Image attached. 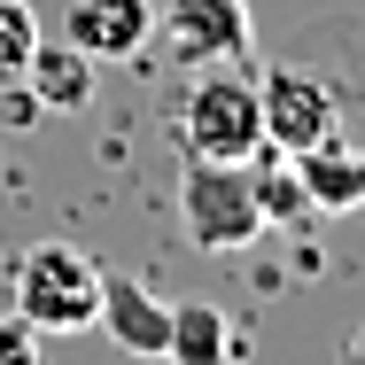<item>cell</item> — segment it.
Here are the masks:
<instances>
[{
	"label": "cell",
	"mask_w": 365,
	"mask_h": 365,
	"mask_svg": "<svg viewBox=\"0 0 365 365\" xmlns=\"http://www.w3.org/2000/svg\"><path fill=\"white\" fill-rule=\"evenodd\" d=\"M342 365H365V327L350 334V342H342Z\"/></svg>",
	"instance_id": "13"
},
{
	"label": "cell",
	"mask_w": 365,
	"mask_h": 365,
	"mask_svg": "<svg viewBox=\"0 0 365 365\" xmlns=\"http://www.w3.org/2000/svg\"><path fill=\"white\" fill-rule=\"evenodd\" d=\"M148 24H155V0H71L63 8V39L93 63H133L148 47Z\"/></svg>",
	"instance_id": "6"
},
{
	"label": "cell",
	"mask_w": 365,
	"mask_h": 365,
	"mask_svg": "<svg viewBox=\"0 0 365 365\" xmlns=\"http://www.w3.org/2000/svg\"><path fill=\"white\" fill-rule=\"evenodd\" d=\"M93 55H78L71 39H39L31 55H24V86H31V101L39 109H55V117H78L86 101H93Z\"/></svg>",
	"instance_id": "9"
},
{
	"label": "cell",
	"mask_w": 365,
	"mask_h": 365,
	"mask_svg": "<svg viewBox=\"0 0 365 365\" xmlns=\"http://www.w3.org/2000/svg\"><path fill=\"white\" fill-rule=\"evenodd\" d=\"M163 39V55L179 71H210V63H241L257 24H249V0H163L155 24H148V47Z\"/></svg>",
	"instance_id": "4"
},
{
	"label": "cell",
	"mask_w": 365,
	"mask_h": 365,
	"mask_svg": "<svg viewBox=\"0 0 365 365\" xmlns=\"http://www.w3.org/2000/svg\"><path fill=\"white\" fill-rule=\"evenodd\" d=\"M93 319L109 327V342H117L125 358H163V334H171L163 288H148L133 272H101V311H93Z\"/></svg>",
	"instance_id": "7"
},
{
	"label": "cell",
	"mask_w": 365,
	"mask_h": 365,
	"mask_svg": "<svg viewBox=\"0 0 365 365\" xmlns=\"http://www.w3.org/2000/svg\"><path fill=\"white\" fill-rule=\"evenodd\" d=\"M295 195H303V210H327V218L365 210V148H350L342 133L303 148L295 155Z\"/></svg>",
	"instance_id": "8"
},
{
	"label": "cell",
	"mask_w": 365,
	"mask_h": 365,
	"mask_svg": "<svg viewBox=\"0 0 365 365\" xmlns=\"http://www.w3.org/2000/svg\"><path fill=\"white\" fill-rule=\"evenodd\" d=\"M225 358H233V319L218 303H171L163 365H225Z\"/></svg>",
	"instance_id": "10"
},
{
	"label": "cell",
	"mask_w": 365,
	"mask_h": 365,
	"mask_svg": "<svg viewBox=\"0 0 365 365\" xmlns=\"http://www.w3.org/2000/svg\"><path fill=\"white\" fill-rule=\"evenodd\" d=\"M39 47V16H31V0H0V86L8 78H24V55Z\"/></svg>",
	"instance_id": "11"
},
{
	"label": "cell",
	"mask_w": 365,
	"mask_h": 365,
	"mask_svg": "<svg viewBox=\"0 0 365 365\" xmlns=\"http://www.w3.org/2000/svg\"><path fill=\"white\" fill-rule=\"evenodd\" d=\"M257 109H264V148H280V155H303V148L342 133V86L319 71L257 78Z\"/></svg>",
	"instance_id": "5"
},
{
	"label": "cell",
	"mask_w": 365,
	"mask_h": 365,
	"mask_svg": "<svg viewBox=\"0 0 365 365\" xmlns=\"http://www.w3.org/2000/svg\"><path fill=\"white\" fill-rule=\"evenodd\" d=\"M8 311L31 334H86L101 311V264L78 241H31L8 264Z\"/></svg>",
	"instance_id": "1"
},
{
	"label": "cell",
	"mask_w": 365,
	"mask_h": 365,
	"mask_svg": "<svg viewBox=\"0 0 365 365\" xmlns=\"http://www.w3.org/2000/svg\"><path fill=\"white\" fill-rule=\"evenodd\" d=\"M179 225L202 257H233L264 233V195H257V171L249 163H210V155H187L179 171Z\"/></svg>",
	"instance_id": "3"
},
{
	"label": "cell",
	"mask_w": 365,
	"mask_h": 365,
	"mask_svg": "<svg viewBox=\"0 0 365 365\" xmlns=\"http://www.w3.org/2000/svg\"><path fill=\"white\" fill-rule=\"evenodd\" d=\"M39 342H47V334H31V327L0 303V365H39Z\"/></svg>",
	"instance_id": "12"
},
{
	"label": "cell",
	"mask_w": 365,
	"mask_h": 365,
	"mask_svg": "<svg viewBox=\"0 0 365 365\" xmlns=\"http://www.w3.org/2000/svg\"><path fill=\"white\" fill-rule=\"evenodd\" d=\"M179 148L210 155V163H257L264 155V109H257V78H241L233 63L195 71L187 101H179Z\"/></svg>",
	"instance_id": "2"
}]
</instances>
